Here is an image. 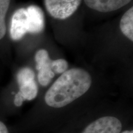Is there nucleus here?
Segmentation results:
<instances>
[{"label": "nucleus", "mask_w": 133, "mask_h": 133, "mask_svg": "<svg viewBox=\"0 0 133 133\" xmlns=\"http://www.w3.org/2000/svg\"><path fill=\"white\" fill-rule=\"evenodd\" d=\"M88 7L101 12L116 11L131 2V0H84Z\"/></svg>", "instance_id": "nucleus-7"}, {"label": "nucleus", "mask_w": 133, "mask_h": 133, "mask_svg": "<svg viewBox=\"0 0 133 133\" xmlns=\"http://www.w3.org/2000/svg\"><path fill=\"white\" fill-rule=\"evenodd\" d=\"M0 133H9L6 126L1 121H0Z\"/></svg>", "instance_id": "nucleus-14"}, {"label": "nucleus", "mask_w": 133, "mask_h": 133, "mask_svg": "<svg viewBox=\"0 0 133 133\" xmlns=\"http://www.w3.org/2000/svg\"><path fill=\"white\" fill-rule=\"evenodd\" d=\"M48 13L56 19L64 20L74 14L81 0H44Z\"/></svg>", "instance_id": "nucleus-2"}, {"label": "nucleus", "mask_w": 133, "mask_h": 133, "mask_svg": "<svg viewBox=\"0 0 133 133\" xmlns=\"http://www.w3.org/2000/svg\"><path fill=\"white\" fill-rule=\"evenodd\" d=\"M24 101V100L23 99L22 97L21 94H20L19 92L17 93L16 94V96H15V99H14L15 105L17 106V107H21Z\"/></svg>", "instance_id": "nucleus-13"}, {"label": "nucleus", "mask_w": 133, "mask_h": 133, "mask_svg": "<svg viewBox=\"0 0 133 133\" xmlns=\"http://www.w3.org/2000/svg\"><path fill=\"white\" fill-rule=\"evenodd\" d=\"M92 84L90 74L74 68L63 73L46 92L44 101L49 107L62 108L84 95Z\"/></svg>", "instance_id": "nucleus-1"}, {"label": "nucleus", "mask_w": 133, "mask_h": 133, "mask_svg": "<svg viewBox=\"0 0 133 133\" xmlns=\"http://www.w3.org/2000/svg\"><path fill=\"white\" fill-rule=\"evenodd\" d=\"M122 133H133L132 131H123Z\"/></svg>", "instance_id": "nucleus-15"}, {"label": "nucleus", "mask_w": 133, "mask_h": 133, "mask_svg": "<svg viewBox=\"0 0 133 133\" xmlns=\"http://www.w3.org/2000/svg\"><path fill=\"white\" fill-rule=\"evenodd\" d=\"M26 11L28 32L33 34L41 33L44 26V14L42 10L37 6L31 5L26 8Z\"/></svg>", "instance_id": "nucleus-6"}, {"label": "nucleus", "mask_w": 133, "mask_h": 133, "mask_svg": "<svg viewBox=\"0 0 133 133\" xmlns=\"http://www.w3.org/2000/svg\"><path fill=\"white\" fill-rule=\"evenodd\" d=\"M11 0H0V39L4 37L6 31L5 17Z\"/></svg>", "instance_id": "nucleus-10"}, {"label": "nucleus", "mask_w": 133, "mask_h": 133, "mask_svg": "<svg viewBox=\"0 0 133 133\" xmlns=\"http://www.w3.org/2000/svg\"><path fill=\"white\" fill-rule=\"evenodd\" d=\"M35 61L36 69L38 71V82L43 86H48L55 76L53 71L54 60L50 59L46 50L42 49L36 52Z\"/></svg>", "instance_id": "nucleus-3"}, {"label": "nucleus", "mask_w": 133, "mask_h": 133, "mask_svg": "<svg viewBox=\"0 0 133 133\" xmlns=\"http://www.w3.org/2000/svg\"><path fill=\"white\" fill-rule=\"evenodd\" d=\"M122 123L116 117L106 116L92 121L81 133H120Z\"/></svg>", "instance_id": "nucleus-4"}, {"label": "nucleus", "mask_w": 133, "mask_h": 133, "mask_svg": "<svg viewBox=\"0 0 133 133\" xmlns=\"http://www.w3.org/2000/svg\"><path fill=\"white\" fill-rule=\"evenodd\" d=\"M33 79H35V73L29 67H25L21 69L17 74V81L19 86Z\"/></svg>", "instance_id": "nucleus-11"}, {"label": "nucleus", "mask_w": 133, "mask_h": 133, "mask_svg": "<svg viewBox=\"0 0 133 133\" xmlns=\"http://www.w3.org/2000/svg\"><path fill=\"white\" fill-rule=\"evenodd\" d=\"M68 68V62L65 59H59L54 60L53 71L54 74H63L66 71Z\"/></svg>", "instance_id": "nucleus-12"}, {"label": "nucleus", "mask_w": 133, "mask_h": 133, "mask_svg": "<svg viewBox=\"0 0 133 133\" xmlns=\"http://www.w3.org/2000/svg\"><path fill=\"white\" fill-rule=\"evenodd\" d=\"M38 88L35 79L24 83L19 85V91L23 99L31 101L36 98L38 95Z\"/></svg>", "instance_id": "nucleus-9"}, {"label": "nucleus", "mask_w": 133, "mask_h": 133, "mask_svg": "<svg viewBox=\"0 0 133 133\" xmlns=\"http://www.w3.org/2000/svg\"><path fill=\"white\" fill-rule=\"evenodd\" d=\"M28 32L27 14L26 9H17L11 19L10 35L13 40H19Z\"/></svg>", "instance_id": "nucleus-5"}, {"label": "nucleus", "mask_w": 133, "mask_h": 133, "mask_svg": "<svg viewBox=\"0 0 133 133\" xmlns=\"http://www.w3.org/2000/svg\"><path fill=\"white\" fill-rule=\"evenodd\" d=\"M119 27L123 34L129 40L133 41V8L128 10L121 17Z\"/></svg>", "instance_id": "nucleus-8"}]
</instances>
